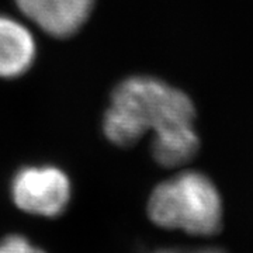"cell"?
Instances as JSON below:
<instances>
[{"mask_svg":"<svg viewBox=\"0 0 253 253\" xmlns=\"http://www.w3.org/2000/svg\"><path fill=\"white\" fill-rule=\"evenodd\" d=\"M194 118V104L186 93L155 78L132 76L113 91L103 129L113 144L124 148L152 131V149L181 152L199 142Z\"/></svg>","mask_w":253,"mask_h":253,"instance_id":"1","label":"cell"},{"mask_svg":"<svg viewBox=\"0 0 253 253\" xmlns=\"http://www.w3.org/2000/svg\"><path fill=\"white\" fill-rule=\"evenodd\" d=\"M148 214L162 228L212 235L221 228L222 201L206 174L183 172L155 187L148 201Z\"/></svg>","mask_w":253,"mask_h":253,"instance_id":"2","label":"cell"},{"mask_svg":"<svg viewBox=\"0 0 253 253\" xmlns=\"http://www.w3.org/2000/svg\"><path fill=\"white\" fill-rule=\"evenodd\" d=\"M13 200L20 210L44 217H56L68 206L71 186L59 169L26 168L13 180Z\"/></svg>","mask_w":253,"mask_h":253,"instance_id":"3","label":"cell"},{"mask_svg":"<svg viewBox=\"0 0 253 253\" xmlns=\"http://www.w3.org/2000/svg\"><path fill=\"white\" fill-rule=\"evenodd\" d=\"M31 21L49 36L75 34L90 16L94 0H16Z\"/></svg>","mask_w":253,"mask_h":253,"instance_id":"4","label":"cell"},{"mask_svg":"<svg viewBox=\"0 0 253 253\" xmlns=\"http://www.w3.org/2000/svg\"><path fill=\"white\" fill-rule=\"evenodd\" d=\"M36 56L31 33L18 21L0 16V78H16L27 71Z\"/></svg>","mask_w":253,"mask_h":253,"instance_id":"5","label":"cell"},{"mask_svg":"<svg viewBox=\"0 0 253 253\" xmlns=\"http://www.w3.org/2000/svg\"><path fill=\"white\" fill-rule=\"evenodd\" d=\"M0 253H45L28 242L23 236H9L0 242Z\"/></svg>","mask_w":253,"mask_h":253,"instance_id":"6","label":"cell"},{"mask_svg":"<svg viewBox=\"0 0 253 253\" xmlns=\"http://www.w3.org/2000/svg\"><path fill=\"white\" fill-rule=\"evenodd\" d=\"M156 253H221L218 251H200V252H176V251H161Z\"/></svg>","mask_w":253,"mask_h":253,"instance_id":"7","label":"cell"}]
</instances>
